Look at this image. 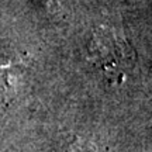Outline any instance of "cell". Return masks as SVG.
<instances>
[{
  "label": "cell",
  "mask_w": 152,
  "mask_h": 152,
  "mask_svg": "<svg viewBox=\"0 0 152 152\" xmlns=\"http://www.w3.org/2000/svg\"><path fill=\"white\" fill-rule=\"evenodd\" d=\"M87 51L89 59L113 83L124 80L135 62V52L130 42L110 27H100L94 31Z\"/></svg>",
  "instance_id": "cell-1"
},
{
  "label": "cell",
  "mask_w": 152,
  "mask_h": 152,
  "mask_svg": "<svg viewBox=\"0 0 152 152\" xmlns=\"http://www.w3.org/2000/svg\"><path fill=\"white\" fill-rule=\"evenodd\" d=\"M17 69L10 61L0 64V103H6L13 96L16 87Z\"/></svg>",
  "instance_id": "cell-2"
}]
</instances>
